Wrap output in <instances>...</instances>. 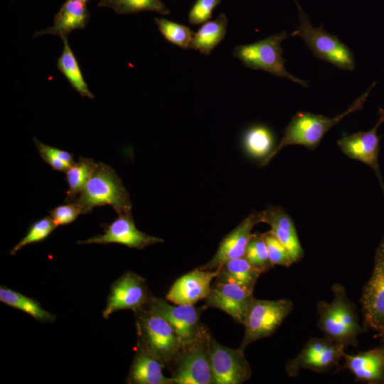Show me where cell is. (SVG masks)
Returning <instances> with one entry per match:
<instances>
[{
	"label": "cell",
	"instance_id": "1",
	"mask_svg": "<svg viewBox=\"0 0 384 384\" xmlns=\"http://www.w3.org/2000/svg\"><path fill=\"white\" fill-rule=\"evenodd\" d=\"M373 82L369 89L359 97L342 114L333 118L309 112H298L289 121L283 131V137L272 151L260 162L261 166L269 164L281 149L289 145H302L311 150L314 149L325 134L342 119L353 112L361 109L366 102Z\"/></svg>",
	"mask_w": 384,
	"mask_h": 384
},
{
	"label": "cell",
	"instance_id": "2",
	"mask_svg": "<svg viewBox=\"0 0 384 384\" xmlns=\"http://www.w3.org/2000/svg\"><path fill=\"white\" fill-rule=\"evenodd\" d=\"M331 302L320 301L317 304L318 327L324 337L343 346H356L362 329L358 323L355 305L346 295L345 288L334 284Z\"/></svg>",
	"mask_w": 384,
	"mask_h": 384
},
{
	"label": "cell",
	"instance_id": "3",
	"mask_svg": "<svg viewBox=\"0 0 384 384\" xmlns=\"http://www.w3.org/2000/svg\"><path fill=\"white\" fill-rule=\"evenodd\" d=\"M138 346L158 359L164 367L173 366L183 347L172 326L147 306L135 312Z\"/></svg>",
	"mask_w": 384,
	"mask_h": 384
},
{
	"label": "cell",
	"instance_id": "4",
	"mask_svg": "<svg viewBox=\"0 0 384 384\" xmlns=\"http://www.w3.org/2000/svg\"><path fill=\"white\" fill-rule=\"evenodd\" d=\"M82 208V214L94 207L111 206L119 214L131 212L132 202L122 180L107 164L97 163L89 180L75 200Z\"/></svg>",
	"mask_w": 384,
	"mask_h": 384
},
{
	"label": "cell",
	"instance_id": "5",
	"mask_svg": "<svg viewBox=\"0 0 384 384\" xmlns=\"http://www.w3.org/2000/svg\"><path fill=\"white\" fill-rule=\"evenodd\" d=\"M211 334L201 324L196 336L183 346L173 364L171 378L174 384H213L210 365Z\"/></svg>",
	"mask_w": 384,
	"mask_h": 384
},
{
	"label": "cell",
	"instance_id": "6",
	"mask_svg": "<svg viewBox=\"0 0 384 384\" xmlns=\"http://www.w3.org/2000/svg\"><path fill=\"white\" fill-rule=\"evenodd\" d=\"M289 36H294L293 32L289 34L282 31L252 43L237 46L233 56L247 68L289 79L306 87L307 82L296 78L284 68L285 59L282 56L281 43Z\"/></svg>",
	"mask_w": 384,
	"mask_h": 384
},
{
	"label": "cell",
	"instance_id": "7",
	"mask_svg": "<svg viewBox=\"0 0 384 384\" xmlns=\"http://www.w3.org/2000/svg\"><path fill=\"white\" fill-rule=\"evenodd\" d=\"M299 25L293 31L299 36L316 58L327 61L340 69L352 70L355 68L353 54L349 48L322 26L313 27L309 16L298 6Z\"/></svg>",
	"mask_w": 384,
	"mask_h": 384
},
{
	"label": "cell",
	"instance_id": "8",
	"mask_svg": "<svg viewBox=\"0 0 384 384\" xmlns=\"http://www.w3.org/2000/svg\"><path fill=\"white\" fill-rule=\"evenodd\" d=\"M294 305L289 299L264 300L253 298L245 321V334L240 348L272 334L292 312Z\"/></svg>",
	"mask_w": 384,
	"mask_h": 384
},
{
	"label": "cell",
	"instance_id": "9",
	"mask_svg": "<svg viewBox=\"0 0 384 384\" xmlns=\"http://www.w3.org/2000/svg\"><path fill=\"white\" fill-rule=\"evenodd\" d=\"M345 347L326 337L310 338L299 353L285 366L287 375L297 376L306 369L319 373L330 370L343 358Z\"/></svg>",
	"mask_w": 384,
	"mask_h": 384
},
{
	"label": "cell",
	"instance_id": "10",
	"mask_svg": "<svg viewBox=\"0 0 384 384\" xmlns=\"http://www.w3.org/2000/svg\"><path fill=\"white\" fill-rule=\"evenodd\" d=\"M151 297L146 280L134 272H127L112 284L102 316L108 319L122 309L135 313L147 306Z\"/></svg>",
	"mask_w": 384,
	"mask_h": 384
},
{
	"label": "cell",
	"instance_id": "11",
	"mask_svg": "<svg viewBox=\"0 0 384 384\" xmlns=\"http://www.w3.org/2000/svg\"><path fill=\"white\" fill-rule=\"evenodd\" d=\"M210 357L213 384H241L250 378L251 368L240 347L228 348L212 337Z\"/></svg>",
	"mask_w": 384,
	"mask_h": 384
},
{
	"label": "cell",
	"instance_id": "12",
	"mask_svg": "<svg viewBox=\"0 0 384 384\" xmlns=\"http://www.w3.org/2000/svg\"><path fill=\"white\" fill-rule=\"evenodd\" d=\"M253 298L252 292L238 284L215 280L204 299L203 307L219 309L238 324H243Z\"/></svg>",
	"mask_w": 384,
	"mask_h": 384
},
{
	"label": "cell",
	"instance_id": "13",
	"mask_svg": "<svg viewBox=\"0 0 384 384\" xmlns=\"http://www.w3.org/2000/svg\"><path fill=\"white\" fill-rule=\"evenodd\" d=\"M164 242V240L149 235L139 230L134 224L132 213L119 214L118 217L107 225L103 234L97 235L78 244L117 243L129 247L143 249L146 246Z\"/></svg>",
	"mask_w": 384,
	"mask_h": 384
},
{
	"label": "cell",
	"instance_id": "14",
	"mask_svg": "<svg viewBox=\"0 0 384 384\" xmlns=\"http://www.w3.org/2000/svg\"><path fill=\"white\" fill-rule=\"evenodd\" d=\"M147 307L164 318L179 336L183 346L195 338L201 324V311L191 304L171 305L152 296Z\"/></svg>",
	"mask_w": 384,
	"mask_h": 384
},
{
	"label": "cell",
	"instance_id": "15",
	"mask_svg": "<svg viewBox=\"0 0 384 384\" xmlns=\"http://www.w3.org/2000/svg\"><path fill=\"white\" fill-rule=\"evenodd\" d=\"M261 211H252L220 242L219 247L207 263L199 268L214 270L229 260L244 257L253 227L261 222Z\"/></svg>",
	"mask_w": 384,
	"mask_h": 384
},
{
	"label": "cell",
	"instance_id": "16",
	"mask_svg": "<svg viewBox=\"0 0 384 384\" xmlns=\"http://www.w3.org/2000/svg\"><path fill=\"white\" fill-rule=\"evenodd\" d=\"M364 321L377 333L384 329V261L375 260L361 299Z\"/></svg>",
	"mask_w": 384,
	"mask_h": 384
},
{
	"label": "cell",
	"instance_id": "17",
	"mask_svg": "<svg viewBox=\"0 0 384 384\" xmlns=\"http://www.w3.org/2000/svg\"><path fill=\"white\" fill-rule=\"evenodd\" d=\"M381 123L382 122L378 119L370 130L358 132L343 137L338 140L337 144L347 156L358 160L373 169L384 193V184L378 160L380 137L378 135L377 131Z\"/></svg>",
	"mask_w": 384,
	"mask_h": 384
},
{
	"label": "cell",
	"instance_id": "18",
	"mask_svg": "<svg viewBox=\"0 0 384 384\" xmlns=\"http://www.w3.org/2000/svg\"><path fill=\"white\" fill-rule=\"evenodd\" d=\"M218 274V269L203 270L196 268L177 279L169 292L166 299L175 304L194 305L208 294L211 282Z\"/></svg>",
	"mask_w": 384,
	"mask_h": 384
},
{
	"label": "cell",
	"instance_id": "19",
	"mask_svg": "<svg viewBox=\"0 0 384 384\" xmlns=\"http://www.w3.org/2000/svg\"><path fill=\"white\" fill-rule=\"evenodd\" d=\"M261 222L268 224L270 230L287 247L292 263L299 261L304 251L291 217L279 206H268L261 211Z\"/></svg>",
	"mask_w": 384,
	"mask_h": 384
},
{
	"label": "cell",
	"instance_id": "20",
	"mask_svg": "<svg viewBox=\"0 0 384 384\" xmlns=\"http://www.w3.org/2000/svg\"><path fill=\"white\" fill-rule=\"evenodd\" d=\"M346 367L358 380L369 383H384V347L356 355L343 353Z\"/></svg>",
	"mask_w": 384,
	"mask_h": 384
},
{
	"label": "cell",
	"instance_id": "21",
	"mask_svg": "<svg viewBox=\"0 0 384 384\" xmlns=\"http://www.w3.org/2000/svg\"><path fill=\"white\" fill-rule=\"evenodd\" d=\"M89 11L86 3L75 0H66L53 21V25L46 29L37 31L34 37L46 34L68 36V33L76 29H82L89 20Z\"/></svg>",
	"mask_w": 384,
	"mask_h": 384
},
{
	"label": "cell",
	"instance_id": "22",
	"mask_svg": "<svg viewBox=\"0 0 384 384\" xmlns=\"http://www.w3.org/2000/svg\"><path fill=\"white\" fill-rule=\"evenodd\" d=\"M162 363L142 348L137 346V351L127 383L129 384H174L171 378L166 377Z\"/></svg>",
	"mask_w": 384,
	"mask_h": 384
},
{
	"label": "cell",
	"instance_id": "23",
	"mask_svg": "<svg viewBox=\"0 0 384 384\" xmlns=\"http://www.w3.org/2000/svg\"><path fill=\"white\" fill-rule=\"evenodd\" d=\"M218 269L215 280L235 283L252 292L261 274L245 257L229 260Z\"/></svg>",
	"mask_w": 384,
	"mask_h": 384
},
{
	"label": "cell",
	"instance_id": "24",
	"mask_svg": "<svg viewBox=\"0 0 384 384\" xmlns=\"http://www.w3.org/2000/svg\"><path fill=\"white\" fill-rule=\"evenodd\" d=\"M227 25L228 18L223 13L213 21H207L194 33L189 48L209 55L225 38Z\"/></svg>",
	"mask_w": 384,
	"mask_h": 384
},
{
	"label": "cell",
	"instance_id": "25",
	"mask_svg": "<svg viewBox=\"0 0 384 384\" xmlns=\"http://www.w3.org/2000/svg\"><path fill=\"white\" fill-rule=\"evenodd\" d=\"M63 49L57 61L58 70L64 75L71 86L82 97L94 98L93 93L90 90L80 69L78 63L71 50L68 36L62 38Z\"/></svg>",
	"mask_w": 384,
	"mask_h": 384
},
{
	"label": "cell",
	"instance_id": "26",
	"mask_svg": "<svg viewBox=\"0 0 384 384\" xmlns=\"http://www.w3.org/2000/svg\"><path fill=\"white\" fill-rule=\"evenodd\" d=\"M0 301L24 311L37 321L53 322L55 319V316L45 310L38 302L4 286L0 287Z\"/></svg>",
	"mask_w": 384,
	"mask_h": 384
},
{
	"label": "cell",
	"instance_id": "27",
	"mask_svg": "<svg viewBox=\"0 0 384 384\" xmlns=\"http://www.w3.org/2000/svg\"><path fill=\"white\" fill-rule=\"evenodd\" d=\"M242 143L247 154L257 159H264L274 149L272 131L260 124L252 126L245 132Z\"/></svg>",
	"mask_w": 384,
	"mask_h": 384
},
{
	"label": "cell",
	"instance_id": "28",
	"mask_svg": "<svg viewBox=\"0 0 384 384\" xmlns=\"http://www.w3.org/2000/svg\"><path fill=\"white\" fill-rule=\"evenodd\" d=\"M97 163L92 159L80 157L78 162L72 165L66 171V181L68 184L65 201L75 202L78 195L89 180Z\"/></svg>",
	"mask_w": 384,
	"mask_h": 384
},
{
	"label": "cell",
	"instance_id": "29",
	"mask_svg": "<svg viewBox=\"0 0 384 384\" xmlns=\"http://www.w3.org/2000/svg\"><path fill=\"white\" fill-rule=\"evenodd\" d=\"M99 6L108 7L119 14H129L142 11H151L161 15L170 11L161 0H100Z\"/></svg>",
	"mask_w": 384,
	"mask_h": 384
},
{
	"label": "cell",
	"instance_id": "30",
	"mask_svg": "<svg viewBox=\"0 0 384 384\" xmlns=\"http://www.w3.org/2000/svg\"><path fill=\"white\" fill-rule=\"evenodd\" d=\"M244 257L261 274L267 272L273 267L262 233L258 232L252 233Z\"/></svg>",
	"mask_w": 384,
	"mask_h": 384
},
{
	"label": "cell",
	"instance_id": "31",
	"mask_svg": "<svg viewBox=\"0 0 384 384\" xmlns=\"http://www.w3.org/2000/svg\"><path fill=\"white\" fill-rule=\"evenodd\" d=\"M154 21L168 41L183 49L189 48L195 33L189 27L162 18H155Z\"/></svg>",
	"mask_w": 384,
	"mask_h": 384
},
{
	"label": "cell",
	"instance_id": "32",
	"mask_svg": "<svg viewBox=\"0 0 384 384\" xmlns=\"http://www.w3.org/2000/svg\"><path fill=\"white\" fill-rule=\"evenodd\" d=\"M34 143L42 159L54 170L65 172L75 162L73 154L41 142L34 138Z\"/></svg>",
	"mask_w": 384,
	"mask_h": 384
},
{
	"label": "cell",
	"instance_id": "33",
	"mask_svg": "<svg viewBox=\"0 0 384 384\" xmlns=\"http://www.w3.org/2000/svg\"><path fill=\"white\" fill-rule=\"evenodd\" d=\"M57 227L50 216H46L34 222L27 234L11 250L10 255H14L23 247L45 240Z\"/></svg>",
	"mask_w": 384,
	"mask_h": 384
},
{
	"label": "cell",
	"instance_id": "34",
	"mask_svg": "<svg viewBox=\"0 0 384 384\" xmlns=\"http://www.w3.org/2000/svg\"><path fill=\"white\" fill-rule=\"evenodd\" d=\"M262 235L272 265L289 267L292 263L287 247L271 230L262 233Z\"/></svg>",
	"mask_w": 384,
	"mask_h": 384
},
{
	"label": "cell",
	"instance_id": "35",
	"mask_svg": "<svg viewBox=\"0 0 384 384\" xmlns=\"http://www.w3.org/2000/svg\"><path fill=\"white\" fill-rule=\"evenodd\" d=\"M221 0H196L188 14V22L198 25L211 18L213 11Z\"/></svg>",
	"mask_w": 384,
	"mask_h": 384
},
{
	"label": "cell",
	"instance_id": "36",
	"mask_svg": "<svg viewBox=\"0 0 384 384\" xmlns=\"http://www.w3.org/2000/svg\"><path fill=\"white\" fill-rule=\"evenodd\" d=\"M50 216L57 226L73 223L82 214V208L76 202L67 203L49 211Z\"/></svg>",
	"mask_w": 384,
	"mask_h": 384
},
{
	"label": "cell",
	"instance_id": "37",
	"mask_svg": "<svg viewBox=\"0 0 384 384\" xmlns=\"http://www.w3.org/2000/svg\"><path fill=\"white\" fill-rule=\"evenodd\" d=\"M375 260L384 261V236L376 249Z\"/></svg>",
	"mask_w": 384,
	"mask_h": 384
},
{
	"label": "cell",
	"instance_id": "38",
	"mask_svg": "<svg viewBox=\"0 0 384 384\" xmlns=\"http://www.w3.org/2000/svg\"><path fill=\"white\" fill-rule=\"evenodd\" d=\"M379 114V119L383 122H384V110L381 108L379 109L378 111Z\"/></svg>",
	"mask_w": 384,
	"mask_h": 384
},
{
	"label": "cell",
	"instance_id": "39",
	"mask_svg": "<svg viewBox=\"0 0 384 384\" xmlns=\"http://www.w3.org/2000/svg\"><path fill=\"white\" fill-rule=\"evenodd\" d=\"M378 334V336L381 339V341L384 343V329L379 331Z\"/></svg>",
	"mask_w": 384,
	"mask_h": 384
},
{
	"label": "cell",
	"instance_id": "40",
	"mask_svg": "<svg viewBox=\"0 0 384 384\" xmlns=\"http://www.w3.org/2000/svg\"><path fill=\"white\" fill-rule=\"evenodd\" d=\"M75 1L86 3L88 0H75Z\"/></svg>",
	"mask_w": 384,
	"mask_h": 384
},
{
	"label": "cell",
	"instance_id": "41",
	"mask_svg": "<svg viewBox=\"0 0 384 384\" xmlns=\"http://www.w3.org/2000/svg\"><path fill=\"white\" fill-rule=\"evenodd\" d=\"M294 1H295V2H296V4L297 5V6H299V5L298 4V3H297V0H294Z\"/></svg>",
	"mask_w": 384,
	"mask_h": 384
}]
</instances>
